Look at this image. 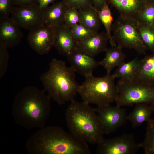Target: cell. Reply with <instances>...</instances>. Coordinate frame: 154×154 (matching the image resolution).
<instances>
[{"label":"cell","instance_id":"d6986e66","mask_svg":"<svg viewBox=\"0 0 154 154\" xmlns=\"http://www.w3.org/2000/svg\"><path fill=\"white\" fill-rule=\"evenodd\" d=\"M122 49L116 45L107 48L105 51V57L102 60L99 62V66H102L106 69L107 73L110 74L114 68L124 62L126 56Z\"/></svg>","mask_w":154,"mask_h":154},{"label":"cell","instance_id":"3957f363","mask_svg":"<svg viewBox=\"0 0 154 154\" xmlns=\"http://www.w3.org/2000/svg\"><path fill=\"white\" fill-rule=\"evenodd\" d=\"M70 102L65 113L70 133L88 144H97L103 139L104 133L95 108L83 101Z\"/></svg>","mask_w":154,"mask_h":154},{"label":"cell","instance_id":"d6a6232c","mask_svg":"<svg viewBox=\"0 0 154 154\" xmlns=\"http://www.w3.org/2000/svg\"><path fill=\"white\" fill-rule=\"evenodd\" d=\"M56 0H37L39 7L44 10L47 7L49 4L53 3Z\"/></svg>","mask_w":154,"mask_h":154},{"label":"cell","instance_id":"7c38bea8","mask_svg":"<svg viewBox=\"0 0 154 154\" xmlns=\"http://www.w3.org/2000/svg\"><path fill=\"white\" fill-rule=\"evenodd\" d=\"M71 67L76 72L86 78L92 74L94 70L99 66L94 57L76 48L67 57Z\"/></svg>","mask_w":154,"mask_h":154},{"label":"cell","instance_id":"5bb4252c","mask_svg":"<svg viewBox=\"0 0 154 154\" xmlns=\"http://www.w3.org/2000/svg\"><path fill=\"white\" fill-rule=\"evenodd\" d=\"M20 28L9 17H0V43L7 48L18 44L23 37Z\"/></svg>","mask_w":154,"mask_h":154},{"label":"cell","instance_id":"277c9868","mask_svg":"<svg viewBox=\"0 0 154 154\" xmlns=\"http://www.w3.org/2000/svg\"><path fill=\"white\" fill-rule=\"evenodd\" d=\"M75 72L65 62L53 58L49 64L48 70L40 77L44 90L51 99L59 105L71 102L77 92L78 85Z\"/></svg>","mask_w":154,"mask_h":154},{"label":"cell","instance_id":"30bf717a","mask_svg":"<svg viewBox=\"0 0 154 154\" xmlns=\"http://www.w3.org/2000/svg\"><path fill=\"white\" fill-rule=\"evenodd\" d=\"M55 29L42 24L29 31L27 41L30 47L37 54H48L54 47Z\"/></svg>","mask_w":154,"mask_h":154},{"label":"cell","instance_id":"7a4b0ae2","mask_svg":"<svg viewBox=\"0 0 154 154\" xmlns=\"http://www.w3.org/2000/svg\"><path fill=\"white\" fill-rule=\"evenodd\" d=\"M27 151L30 154H89L88 144L58 126L44 127L27 141Z\"/></svg>","mask_w":154,"mask_h":154},{"label":"cell","instance_id":"484cf974","mask_svg":"<svg viewBox=\"0 0 154 154\" xmlns=\"http://www.w3.org/2000/svg\"><path fill=\"white\" fill-rule=\"evenodd\" d=\"M137 21L154 26V3H146L137 14Z\"/></svg>","mask_w":154,"mask_h":154},{"label":"cell","instance_id":"9c48e42d","mask_svg":"<svg viewBox=\"0 0 154 154\" xmlns=\"http://www.w3.org/2000/svg\"><path fill=\"white\" fill-rule=\"evenodd\" d=\"M95 109L104 134H108L114 132L123 125L127 120L125 110L117 105L99 106Z\"/></svg>","mask_w":154,"mask_h":154},{"label":"cell","instance_id":"52a82bcc","mask_svg":"<svg viewBox=\"0 0 154 154\" xmlns=\"http://www.w3.org/2000/svg\"><path fill=\"white\" fill-rule=\"evenodd\" d=\"M117 85L118 94L115 102L117 106L121 107L154 103V86L120 79Z\"/></svg>","mask_w":154,"mask_h":154},{"label":"cell","instance_id":"8fae6325","mask_svg":"<svg viewBox=\"0 0 154 154\" xmlns=\"http://www.w3.org/2000/svg\"><path fill=\"white\" fill-rule=\"evenodd\" d=\"M43 11L38 3L25 7H14L11 18L21 28L29 31L42 24Z\"/></svg>","mask_w":154,"mask_h":154},{"label":"cell","instance_id":"4dcf8cb0","mask_svg":"<svg viewBox=\"0 0 154 154\" xmlns=\"http://www.w3.org/2000/svg\"><path fill=\"white\" fill-rule=\"evenodd\" d=\"M68 7H73L78 9L92 5L90 0H63Z\"/></svg>","mask_w":154,"mask_h":154},{"label":"cell","instance_id":"ba28073f","mask_svg":"<svg viewBox=\"0 0 154 154\" xmlns=\"http://www.w3.org/2000/svg\"><path fill=\"white\" fill-rule=\"evenodd\" d=\"M97 154H132L141 147L137 143L132 134H124L109 139H103L97 144Z\"/></svg>","mask_w":154,"mask_h":154},{"label":"cell","instance_id":"e0dca14e","mask_svg":"<svg viewBox=\"0 0 154 154\" xmlns=\"http://www.w3.org/2000/svg\"><path fill=\"white\" fill-rule=\"evenodd\" d=\"M132 80L154 86V52L142 59L140 66Z\"/></svg>","mask_w":154,"mask_h":154},{"label":"cell","instance_id":"1f68e13d","mask_svg":"<svg viewBox=\"0 0 154 154\" xmlns=\"http://www.w3.org/2000/svg\"><path fill=\"white\" fill-rule=\"evenodd\" d=\"M14 4L19 7H25L38 4L37 0H13Z\"/></svg>","mask_w":154,"mask_h":154},{"label":"cell","instance_id":"f546056e","mask_svg":"<svg viewBox=\"0 0 154 154\" xmlns=\"http://www.w3.org/2000/svg\"><path fill=\"white\" fill-rule=\"evenodd\" d=\"M13 0H0V17H9L14 7Z\"/></svg>","mask_w":154,"mask_h":154},{"label":"cell","instance_id":"6da1fadb","mask_svg":"<svg viewBox=\"0 0 154 154\" xmlns=\"http://www.w3.org/2000/svg\"><path fill=\"white\" fill-rule=\"evenodd\" d=\"M51 98L44 90L26 86L15 95L11 112L15 123L27 129L45 126L51 110Z\"/></svg>","mask_w":154,"mask_h":154},{"label":"cell","instance_id":"5b68a950","mask_svg":"<svg viewBox=\"0 0 154 154\" xmlns=\"http://www.w3.org/2000/svg\"><path fill=\"white\" fill-rule=\"evenodd\" d=\"M85 78L82 84L78 86L77 90L83 102L99 106L116 101L118 91L112 74L106 73L100 77L92 75Z\"/></svg>","mask_w":154,"mask_h":154},{"label":"cell","instance_id":"9a60e30c","mask_svg":"<svg viewBox=\"0 0 154 154\" xmlns=\"http://www.w3.org/2000/svg\"><path fill=\"white\" fill-rule=\"evenodd\" d=\"M54 29V47L60 54L67 57L76 48V42L70 29L64 24Z\"/></svg>","mask_w":154,"mask_h":154},{"label":"cell","instance_id":"2e32d148","mask_svg":"<svg viewBox=\"0 0 154 154\" xmlns=\"http://www.w3.org/2000/svg\"><path fill=\"white\" fill-rule=\"evenodd\" d=\"M68 7L63 1L47 7L44 10L42 24L52 28L64 24L65 13Z\"/></svg>","mask_w":154,"mask_h":154},{"label":"cell","instance_id":"836d02e7","mask_svg":"<svg viewBox=\"0 0 154 154\" xmlns=\"http://www.w3.org/2000/svg\"><path fill=\"white\" fill-rule=\"evenodd\" d=\"M93 6V7L97 10H99L103 6L106 0H92Z\"/></svg>","mask_w":154,"mask_h":154},{"label":"cell","instance_id":"d4e9b609","mask_svg":"<svg viewBox=\"0 0 154 154\" xmlns=\"http://www.w3.org/2000/svg\"><path fill=\"white\" fill-rule=\"evenodd\" d=\"M141 143L145 154H154V118L148 122L145 137Z\"/></svg>","mask_w":154,"mask_h":154},{"label":"cell","instance_id":"44dd1931","mask_svg":"<svg viewBox=\"0 0 154 154\" xmlns=\"http://www.w3.org/2000/svg\"><path fill=\"white\" fill-rule=\"evenodd\" d=\"M148 104H136L133 110L127 116V120L131 122L133 127H138L145 122H148L151 119V116L153 111L150 105Z\"/></svg>","mask_w":154,"mask_h":154},{"label":"cell","instance_id":"7402d4cb","mask_svg":"<svg viewBox=\"0 0 154 154\" xmlns=\"http://www.w3.org/2000/svg\"><path fill=\"white\" fill-rule=\"evenodd\" d=\"M142 59L136 58L127 62H125L117 67L112 74L116 78L124 80H132L141 63Z\"/></svg>","mask_w":154,"mask_h":154},{"label":"cell","instance_id":"8992f818","mask_svg":"<svg viewBox=\"0 0 154 154\" xmlns=\"http://www.w3.org/2000/svg\"><path fill=\"white\" fill-rule=\"evenodd\" d=\"M113 38L122 49L135 50L139 54H145L147 50L138 31L135 20L119 15L113 24Z\"/></svg>","mask_w":154,"mask_h":154},{"label":"cell","instance_id":"ac0fdd59","mask_svg":"<svg viewBox=\"0 0 154 154\" xmlns=\"http://www.w3.org/2000/svg\"><path fill=\"white\" fill-rule=\"evenodd\" d=\"M120 15L136 20L137 15L147 3L145 0H109Z\"/></svg>","mask_w":154,"mask_h":154},{"label":"cell","instance_id":"d590c367","mask_svg":"<svg viewBox=\"0 0 154 154\" xmlns=\"http://www.w3.org/2000/svg\"><path fill=\"white\" fill-rule=\"evenodd\" d=\"M150 106L153 112H154V103L151 104Z\"/></svg>","mask_w":154,"mask_h":154},{"label":"cell","instance_id":"83f0119b","mask_svg":"<svg viewBox=\"0 0 154 154\" xmlns=\"http://www.w3.org/2000/svg\"><path fill=\"white\" fill-rule=\"evenodd\" d=\"M79 17L78 9L74 7H68L65 15L64 24L70 28L78 23Z\"/></svg>","mask_w":154,"mask_h":154},{"label":"cell","instance_id":"ffe728a7","mask_svg":"<svg viewBox=\"0 0 154 154\" xmlns=\"http://www.w3.org/2000/svg\"><path fill=\"white\" fill-rule=\"evenodd\" d=\"M79 23L94 33H97L101 26V22L97 12L92 5L78 9Z\"/></svg>","mask_w":154,"mask_h":154},{"label":"cell","instance_id":"f1b7e54d","mask_svg":"<svg viewBox=\"0 0 154 154\" xmlns=\"http://www.w3.org/2000/svg\"><path fill=\"white\" fill-rule=\"evenodd\" d=\"M8 48L0 43V78H1L6 72L9 58Z\"/></svg>","mask_w":154,"mask_h":154},{"label":"cell","instance_id":"e575fe53","mask_svg":"<svg viewBox=\"0 0 154 154\" xmlns=\"http://www.w3.org/2000/svg\"><path fill=\"white\" fill-rule=\"evenodd\" d=\"M147 3H154V0H145Z\"/></svg>","mask_w":154,"mask_h":154},{"label":"cell","instance_id":"4316f807","mask_svg":"<svg viewBox=\"0 0 154 154\" xmlns=\"http://www.w3.org/2000/svg\"><path fill=\"white\" fill-rule=\"evenodd\" d=\"M70 29L76 41L84 40L96 33L79 23L72 27Z\"/></svg>","mask_w":154,"mask_h":154},{"label":"cell","instance_id":"603a6c76","mask_svg":"<svg viewBox=\"0 0 154 154\" xmlns=\"http://www.w3.org/2000/svg\"><path fill=\"white\" fill-rule=\"evenodd\" d=\"M95 10L97 12L102 23L105 28L106 33L108 37L109 42L111 47L116 46V44L113 38L112 34L113 17L106 1L105 2L100 9Z\"/></svg>","mask_w":154,"mask_h":154},{"label":"cell","instance_id":"cb8c5ba5","mask_svg":"<svg viewBox=\"0 0 154 154\" xmlns=\"http://www.w3.org/2000/svg\"><path fill=\"white\" fill-rule=\"evenodd\" d=\"M137 26L140 36L147 50L152 52H154V26L137 21Z\"/></svg>","mask_w":154,"mask_h":154},{"label":"cell","instance_id":"4fadbf2b","mask_svg":"<svg viewBox=\"0 0 154 154\" xmlns=\"http://www.w3.org/2000/svg\"><path fill=\"white\" fill-rule=\"evenodd\" d=\"M76 42L77 49L94 57L105 51L109 39L106 32H98L84 40Z\"/></svg>","mask_w":154,"mask_h":154}]
</instances>
